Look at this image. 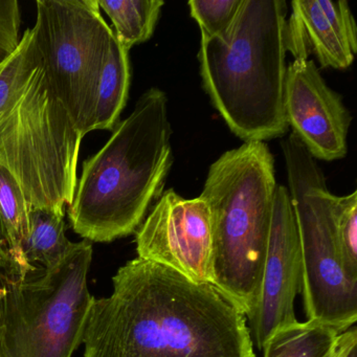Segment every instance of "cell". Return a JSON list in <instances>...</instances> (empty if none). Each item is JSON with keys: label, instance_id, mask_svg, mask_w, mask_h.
<instances>
[{"label": "cell", "instance_id": "6da1fadb", "mask_svg": "<svg viewBox=\"0 0 357 357\" xmlns=\"http://www.w3.org/2000/svg\"><path fill=\"white\" fill-rule=\"evenodd\" d=\"M93 298L84 357H256L244 313L212 284L137 257Z\"/></svg>", "mask_w": 357, "mask_h": 357}, {"label": "cell", "instance_id": "7a4b0ae2", "mask_svg": "<svg viewBox=\"0 0 357 357\" xmlns=\"http://www.w3.org/2000/svg\"><path fill=\"white\" fill-rule=\"evenodd\" d=\"M82 139L28 29L0 66V166L13 175L31 208L64 215L76 191Z\"/></svg>", "mask_w": 357, "mask_h": 357}, {"label": "cell", "instance_id": "3957f363", "mask_svg": "<svg viewBox=\"0 0 357 357\" xmlns=\"http://www.w3.org/2000/svg\"><path fill=\"white\" fill-rule=\"evenodd\" d=\"M171 135L166 93L152 87L104 147L83 162L68 211L78 235L112 242L137 231L162 196L173 164Z\"/></svg>", "mask_w": 357, "mask_h": 357}, {"label": "cell", "instance_id": "277c9868", "mask_svg": "<svg viewBox=\"0 0 357 357\" xmlns=\"http://www.w3.org/2000/svg\"><path fill=\"white\" fill-rule=\"evenodd\" d=\"M287 13L284 0H242L223 36L202 37L204 91L244 143H265L289 129L284 109Z\"/></svg>", "mask_w": 357, "mask_h": 357}, {"label": "cell", "instance_id": "5b68a950", "mask_svg": "<svg viewBox=\"0 0 357 357\" xmlns=\"http://www.w3.org/2000/svg\"><path fill=\"white\" fill-rule=\"evenodd\" d=\"M277 185L268 146L248 142L212 164L200 195L212 220L213 285L248 317L260 296Z\"/></svg>", "mask_w": 357, "mask_h": 357}, {"label": "cell", "instance_id": "8992f818", "mask_svg": "<svg viewBox=\"0 0 357 357\" xmlns=\"http://www.w3.org/2000/svg\"><path fill=\"white\" fill-rule=\"evenodd\" d=\"M93 245L73 244L52 268L24 278L0 271V357H72L93 302L87 285Z\"/></svg>", "mask_w": 357, "mask_h": 357}, {"label": "cell", "instance_id": "52a82bcc", "mask_svg": "<svg viewBox=\"0 0 357 357\" xmlns=\"http://www.w3.org/2000/svg\"><path fill=\"white\" fill-rule=\"evenodd\" d=\"M300 236L305 312L340 333L357 321V281L347 275L334 238L325 175L298 137L281 144Z\"/></svg>", "mask_w": 357, "mask_h": 357}, {"label": "cell", "instance_id": "ba28073f", "mask_svg": "<svg viewBox=\"0 0 357 357\" xmlns=\"http://www.w3.org/2000/svg\"><path fill=\"white\" fill-rule=\"evenodd\" d=\"M35 47L56 95L83 137L95 130L100 77L114 33L99 0H38Z\"/></svg>", "mask_w": 357, "mask_h": 357}, {"label": "cell", "instance_id": "9c48e42d", "mask_svg": "<svg viewBox=\"0 0 357 357\" xmlns=\"http://www.w3.org/2000/svg\"><path fill=\"white\" fill-rule=\"evenodd\" d=\"M139 258L164 265L190 281L213 285L210 208L202 197L162 192L137 231Z\"/></svg>", "mask_w": 357, "mask_h": 357}, {"label": "cell", "instance_id": "30bf717a", "mask_svg": "<svg viewBox=\"0 0 357 357\" xmlns=\"http://www.w3.org/2000/svg\"><path fill=\"white\" fill-rule=\"evenodd\" d=\"M302 287V254L287 188L277 185L260 296L248 317L250 334L262 350L280 328L296 323L294 298Z\"/></svg>", "mask_w": 357, "mask_h": 357}, {"label": "cell", "instance_id": "8fae6325", "mask_svg": "<svg viewBox=\"0 0 357 357\" xmlns=\"http://www.w3.org/2000/svg\"><path fill=\"white\" fill-rule=\"evenodd\" d=\"M284 109L291 133L313 158L332 162L347 155L350 112L312 60L294 59L287 66Z\"/></svg>", "mask_w": 357, "mask_h": 357}, {"label": "cell", "instance_id": "7c38bea8", "mask_svg": "<svg viewBox=\"0 0 357 357\" xmlns=\"http://www.w3.org/2000/svg\"><path fill=\"white\" fill-rule=\"evenodd\" d=\"M285 47L294 59L314 55L321 68L347 70L357 53V26L346 0H294Z\"/></svg>", "mask_w": 357, "mask_h": 357}, {"label": "cell", "instance_id": "4fadbf2b", "mask_svg": "<svg viewBox=\"0 0 357 357\" xmlns=\"http://www.w3.org/2000/svg\"><path fill=\"white\" fill-rule=\"evenodd\" d=\"M130 79L129 51L114 35L98 86L95 130L116 128L128 99Z\"/></svg>", "mask_w": 357, "mask_h": 357}, {"label": "cell", "instance_id": "5bb4252c", "mask_svg": "<svg viewBox=\"0 0 357 357\" xmlns=\"http://www.w3.org/2000/svg\"><path fill=\"white\" fill-rule=\"evenodd\" d=\"M340 332L330 326L307 319L278 329L263 346V357H330Z\"/></svg>", "mask_w": 357, "mask_h": 357}, {"label": "cell", "instance_id": "9a60e30c", "mask_svg": "<svg viewBox=\"0 0 357 357\" xmlns=\"http://www.w3.org/2000/svg\"><path fill=\"white\" fill-rule=\"evenodd\" d=\"M64 215L43 208H32L29 233L22 243V254L31 266L39 263L47 269L57 265L72 248L66 236Z\"/></svg>", "mask_w": 357, "mask_h": 357}, {"label": "cell", "instance_id": "2e32d148", "mask_svg": "<svg viewBox=\"0 0 357 357\" xmlns=\"http://www.w3.org/2000/svg\"><path fill=\"white\" fill-rule=\"evenodd\" d=\"M100 9L112 20L118 40L128 51L151 38L160 18L162 0H99Z\"/></svg>", "mask_w": 357, "mask_h": 357}, {"label": "cell", "instance_id": "e0dca14e", "mask_svg": "<svg viewBox=\"0 0 357 357\" xmlns=\"http://www.w3.org/2000/svg\"><path fill=\"white\" fill-rule=\"evenodd\" d=\"M334 238L347 275L357 281V192L330 196Z\"/></svg>", "mask_w": 357, "mask_h": 357}, {"label": "cell", "instance_id": "ac0fdd59", "mask_svg": "<svg viewBox=\"0 0 357 357\" xmlns=\"http://www.w3.org/2000/svg\"><path fill=\"white\" fill-rule=\"evenodd\" d=\"M242 0H191L190 13L202 31V37H221L231 28Z\"/></svg>", "mask_w": 357, "mask_h": 357}, {"label": "cell", "instance_id": "d6986e66", "mask_svg": "<svg viewBox=\"0 0 357 357\" xmlns=\"http://www.w3.org/2000/svg\"><path fill=\"white\" fill-rule=\"evenodd\" d=\"M20 9L17 0H0V66L20 47Z\"/></svg>", "mask_w": 357, "mask_h": 357}, {"label": "cell", "instance_id": "ffe728a7", "mask_svg": "<svg viewBox=\"0 0 357 357\" xmlns=\"http://www.w3.org/2000/svg\"><path fill=\"white\" fill-rule=\"evenodd\" d=\"M334 357H357V330L354 326L338 335Z\"/></svg>", "mask_w": 357, "mask_h": 357}, {"label": "cell", "instance_id": "44dd1931", "mask_svg": "<svg viewBox=\"0 0 357 357\" xmlns=\"http://www.w3.org/2000/svg\"><path fill=\"white\" fill-rule=\"evenodd\" d=\"M10 261L8 254L7 231L3 225V217L0 213V271L9 273Z\"/></svg>", "mask_w": 357, "mask_h": 357}, {"label": "cell", "instance_id": "7402d4cb", "mask_svg": "<svg viewBox=\"0 0 357 357\" xmlns=\"http://www.w3.org/2000/svg\"><path fill=\"white\" fill-rule=\"evenodd\" d=\"M334 354H335V351H334L333 355H332V356L330 357H334Z\"/></svg>", "mask_w": 357, "mask_h": 357}]
</instances>
